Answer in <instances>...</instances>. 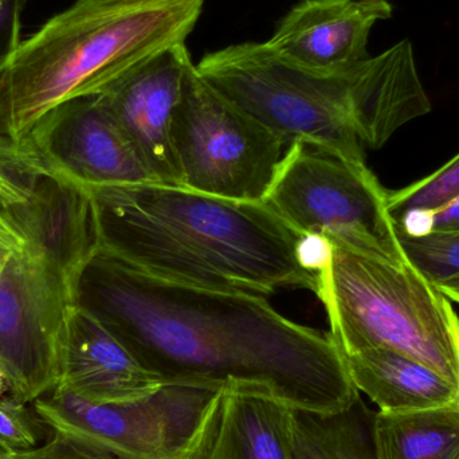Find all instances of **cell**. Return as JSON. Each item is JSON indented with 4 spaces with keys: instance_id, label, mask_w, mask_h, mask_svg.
Wrapping results in <instances>:
<instances>
[{
    "instance_id": "6da1fadb",
    "label": "cell",
    "mask_w": 459,
    "mask_h": 459,
    "mask_svg": "<svg viewBox=\"0 0 459 459\" xmlns=\"http://www.w3.org/2000/svg\"><path fill=\"white\" fill-rule=\"evenodd\" d=\"M74 305L164 383L259 388L320 414L360 398L331 334L289 320L267 297L180 285L99 250Z\"/></svg>"
},
{
    "instance_id": "7a4b0ae2",
    "label": "cell",
    "mask_w": 459,
    "mask_h": 459,
    "mask_svg": "<svg viewBox=\"0 0 459 459\" xmlns=\"http://www.w3.org/2000/svg\"><path fill=\"white\" fill-rule=\"evenodd\" d=\"M100 250L161 280L267 297L315 293L302 235L264 202L163 183L91 188Z\"/></svg>"
},
{
    "instance_id": "3957f363",
    "label": "cell",
    "mask_w": 459,
    "mask_h": 459,
    "mask_svg": "<svg viewBox=\"0 0 459 459\" xmlns=\"http://www.w3.org/2000/svg\"><path fill=\"white\" fill-rule=\"evenodd\" d=\"M195 66L285 147L315 143L358 163H366V147L379 150L431 110L409 39L342 69L299 66L267 42L228 46Z\"/></svg>"
},
{
    "instance_id": "277c9868",
    "label": "cell",
    "mask_w": 459,
    "mask_h": 459,
    "mask_svg": "<svg viewBox=\"0 0 459 459\" xmlns=\"http://www.w3.org/2000/svg\"><path fill=\"white\" fill-rule=\"evenodd\" d=\"M204 0H75L22 39L0 75V107L19 144L51 109L93 96L185 43Z\"/></svg>"
},
{
    "instance_id": "5b68a950",
    "label": "cell",
    "mask_w": 459,
    "mask_h": 459,
    "mask_svg": "<svg viewBox=\"0 0 459 459\" xmlns=\"http://www.w3.org/2000/svg\"><path fill=\"white\" fill-rule=\"evenodd\" d=\"M315 293L342 355L385 348L459 388V317L449 297L409 259L331 245Z\"/></svg>"
},
{
    "instance_id": "8992f818",
    "label": "cell",
    "mask_w": 459,
    "mask_h": 459,
    "mask_svg": "<svg viewBox=\"0 0 459 459\" xmlns=\"http://www.w3.org/2000/svg\"><path fill=\"white\" fill-rule=\"evenodd\" d=\"M387 195L367 163L296 142L283 155L264 204L302 237L406 261Z\"/></svg>"
},
{
    "instance_id": "52a82bcc",
    "label": "cell",
    "mask_w": 459,
    "mask_h": 459,
    "mask_svg": "<svg viewBox=\"0 0 459 459\" xmlns=\"http://www.w3.org/2000/svg\"><path fill=\"white\" fill-rule=\"evenodd\" d=\"M223 388L166 383L147 398L97 404L54 388L34 409L51 431L116 459H204L217 430Z\"/></svg>"
},
{
    "instance_id": "ba28073f",
    "label": "cell",
    "mask_w": 459,
    "mask_h": 459,
    "mask_svg": "<svg viewBox=\"0 0 459 459\" xmlns=\"http://www.w3.org/2000/svg\"><path fill=\"white\" fill-rule=\"evenodd\" d=\"M74 291L64 273L0 209V366L10 395L31 403L59 380V337Z\"/></svg>"
},
{
    "instance_id": "9c48e42d",
    "label": "cell",
    "mask_w": 459,
    "mask_h": 459,
    "mask_svg": "<svg viewBox=\"0 0 459 459\" xmlns=\"http://www.w3.org/2000/svg\"><path fill=\"white\" fill-rule=\"evenodd\" d=\"M183 187L242 202H264L285 144L199 75H186L172 123Z\"/></svg>"
},
{
    "instance_id": "30bf717a",
    "label": "cell",
    "mask_w": 459,
    "mask_h": 459,
    "mask_svg": "<svg viewBox=\"0 0 459 459\" xmlns=\"http://www.w3.org/2000/svg\"><path fill=\"white\" fill-rule=\"evenodd\" d=\"M16 145L91 190L159 183L100 94L78 97L54 108Z\"/></svg>"
},
{
    "instance_id": "8fae6325",
    "label": "cell",
    "mask_w": 459,
    "mask_h": 459,
    "mask_svg": "<svg viewBox=\"0 0 459 459\" xmlns=\"http://www.w3.org/2000/svg\"><path fill=\"white\" fill-rule=\"evenodd\" d=\"M193 64L186 42L179 43L100 93L143 163L163 185L182 186L172 123Z\"/></svg>"
},
{
    "instance_id": "7c38bea8",
    "label": "cell",
    "mask_w": 459,
    "mask_h": 459,
    "mask_svg": "<svg viewBox=\"0 0 459 459\" xmlns=\"http://www.w3.org/2000/svg\"><path fill=\"white\" fill-rule=\"evenodd\" d=\"M164 385L94 316L70 305L59 337L56 388L91 403L112 404L147 398Z\"/></svg>"
},
{
    "instance_id": "4fadbf2b",
    "label": "cell",
    "mask_w": 459,
    "mask_h": 459,
    "mask_svg": "<svg viewBox=\"0 0 459 459\" xmlns=\"http://www.w3.org/2000/svg\"><path fill=\"white\" fill-rule=\"evenodd\" d=\"M388 0H301L280 19L270 48L309 69H342L369 58L372 27L393 16Z\"/></svg>"
},
{
    "instance_id": "5bb4252c",
    "label": "cell",
    "mask_w": 459,
    "mask_h": 459,
    "mask_svg": "<svg viewBox=\"0 0 459 459\" xmlns=\"http://www.w3.org/2000/svg\"><path fill=\"white\" fill-rule=\"evenodd\" d=\"M43 166L29 204L5 212L48 254L74 291L83 267L100 250L93 195L91 188Z\"/></svg>"
},
{
    "instance_id": "9a60e30c",
    "label": "cell",
    "mask_w": 459,
    "mask_h": 459,
    "mask_svg": "<svg viewBox=\"0 0 459 459\" xmlns=\"http://www.w3.org/2000/svg\"><path fill=\"white\" fill-rule=\"evenodd\" d=\"M204 459H294L293 409L267 391L226 385Z\"/></svg>"
},
{
    "instance_id": "2e32d148",
    "label": "cell",
    "mask_w": 459,
    "mask_h": 459,
    "mask_svg": "<svg viewBox=\"0 0 459 459\" xmlns=\"http://www.w3.org/2000/svg\"><path fill=\"white\" fill-rule=\"evenodd\" d=\"M342 356L359 393L379 411H422L459 403L457 385L401 353L372 348Z\"/></svg>"
},
{
    "instance_id": "e0dca14e",
    "label": "cell",
    "mask_w": 459,
    "mask_h": 459,
    "mask_svg": "<svg viewBox=\"0 0 459 459\" xmlns=\"http://www.w3.org/2000/svg\"><path fill=\"white\" fill-rule=\"evenodd\" d=\"M377 459H458L459 403L411 412L377 411Z\"/></svg>"
},
{
    "instance_id": "ac0fdd59",
    "label": "cell",
    "mask_w": 459,
    "mask_h": 459,
    "mask_svg": "<svg viewBox=\"0 0 459 459\" xmlns=\"http://www.w3.org/2000/svg\"><path fill=\"white\" fill-rule=\"evenodd\" d=\"M374 417L361 398L332 414L293 410L294 459H377Z\"/></svg>"
},
{
    "instance_id": "d6986e66",
    "label": "cell",
    "mask_w": 459,
    "mask_h": 459,
    "mask_svg": "<svg viewBox=\"0 0 459 459\" xmlns=\"http://www.w3.org/2000/svg\"><path fill=\"white\" fill-rule=\"evenodd\" d=\"M459 194V153L425 179L398 191H388L387 204L393 222L418 212H431Z\"/></svg>"
},
{
    "instance_id": "ffe728a7",
    "label": "cell",
    "mask_w": 459,
    "mask_h": 459,
    "mask_svg": "<svg viewBox=\"0 0 459 459\" xmlns=\"http://www.w3.org/2000/svg\"><path fill=\"white\" fill-rule=\"evenodd\" d=\"M42 161L10 137L0 136V209L13 212L26 206L42 174Z\"/></svg>"
},
{
    "instance_id": "44dd1931",
    "label": "cell",
    "mask_w": 459,
    "mask_h": 459,
    "mask_svg": "<svg viewBox=\"0 0 459 459\" xmlns=\"http://www.w3.org/2000/svg\"><path fill=\"white\" fill-rule=\"evenodd\" d=\"M398 238L409 261L436 285L459 277V231Z\"/></svg>"
},
{
    "instance_id": "7402d4cb",
    "label": "cell",
    "mask_w": 459,
    "mask_h": 459,
    "mask_svg": "<svg viewBox=\"0 0 459 459\" xmlns=\"http://www.w3.org/2000/svg\"><path fill=\"white\" fill-rule=\"evenodd\" d=\"M50 436V429L35 409L11 395L0 398V449L11 455L30 452Z\"/></svg>"
},
{
    "instance_id": "603a6c76",
    "label": "cell",
    "mask_w": 459,
    "mask_h": 459,
    "mask_svg": "<svg viewBox=\"0 0 459 459\" xmlns=\"http://www.w3.org/2000/svg\"><path fill=\"white\" fill-rule=\"evenodd\" d=\"M27 0H0V75L21 45L23 13ZM0 136L10 137L7 121L0 107Z\"/></svg>"
},
{
    "instance_id": "cb8c5ba5",
    "label": "cell",
    "mask_w": 459,
    "mask_h": 459,
    "mask_svg": "<svg viewBox=\"0 0 459 459\" xmlns=\"http://www.w3.org/2000/svg\"><path fill=\"white\" fill-rule=\"evenodd\" d=\"M396 234L420 237L433 232L459 231V194L452 201L431 212H418L394 222Z\"/></svg>"
},
{
    "instance_id": "d4e9b609",
    "label": "cell",
    "mask_w": 459,
    "mask_h": 459,
    "mask_svg": "<svg viewBox=\"0 0 459 459\" xmlns=\"http://www.w3.org/2000/svg\"><path fill=\"white\" fill-rule=\"evenodd\" d=\"M13 455L15 459H116L88 442L59 431H51L42 446Z\"/></svg>"
},
{
    "instance_id": "484cf974",
    "label": "cell",
    "mask_w": 459,
    "mask_h": 459,
    "mask_svg": "<svg viewBox=\"0 0 459 459\" xmlns=\"http://www.w3.org/2000/svg\"><path fill=\"white\" fill-rule=\"evenodd\" d=\"M438 286L449 297L450 301L458 302L459 304V277L445 281V282L439 283Z\"/></svg>"
},
{
    "instance_id": "4316f807",
    "label": "cell",
    "mask_w": 459,
    "mask_h": 459,
    "mask_svg": "<svg viewBox=\"0 0 459 459\" xmlns=\"http://www.w3.org/2000/svg\"><path fill=\"white\" fill-rule=\"evenodd\" d=\"M7 393H10V383H8L7 377H5L4 371L0 366V398Z\"/></svg>"
},
{
    "instance_id": "83f0119b",
    "label": "cell",
    "mask_w": 459,
    "mask_h": 459,
    "mask_svg": "<svg viewBox=\"0 0 459 459\" xmlns=\"http://www.w3.org/2000/svg\"><path fill=\"white\" fill-rule=\"evenodd\" d=\"M0 459H15L11 453L4 452V450L0 449Z\"/></svg>"
},
{
    "instance_id": "f1b7e54d",
    "label": "cell",
    "mask_w": 459,
    "mask_h": 459,
    "mask_svg": "<svg viewBox=\"0 0 459 459\" xmlns=\"http://www.w3.org/2000/svg\"><path fill=\"white\" fill-rule=\"evenodd\" d=\"M458 459H459V457H458Z\"/></svg>"
}]
</instances>
